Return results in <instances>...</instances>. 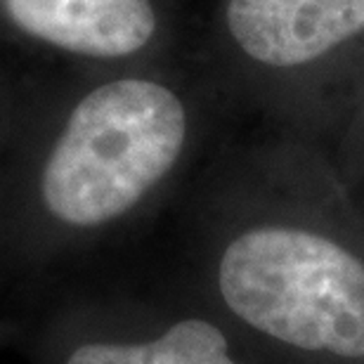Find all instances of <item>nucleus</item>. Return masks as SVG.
Listing matches in <instances>:
<instances>
[{"instance_id":"nucleus-4","label":"nucleus","mask_w":364,"mask_h":364,"mask_svg":"<svg viewBox=\"0 0 364 364\" xmlns=\"http://www.w3.org/2000/svg\"><path fill=\"white\" fill-rule=\"evenodd\" d=\"M21 31L85 57H126L156 31L149 0H3Z\"/></svg>"},{"instance_id":"nucleus-3","label":"nucleus","mask_w":364,"mask_h":364,"mask_svg":"<svg viewBox=\"0 0 364 364\" xmlns=\"http://www.w3.org/2000/svg\"><path fill=\"white\" fill-rule=\"evenodd\" d=\"M225 24L251 60L294 69L360 36L364 0H230Z\"/></svg>"},{"instance_id":"nucleus-1","label":"nucleus","mask_w":364,"mask_h":364,"mask_svg":"<svg viewBox=\"0 0 364 364\" xmlns=\"http://www.w3.org/2000/svg\"><path fill=\"white\" fill-rule=\"evenodd\" d=\"M187 140L185 105L171 88L121 78L71 112L43 173V201L76 228L130 210L176 166Z\"/></svg>"},{"instance_id":"nucleus-2","label":"nucleus","mask_w":364,"mask_h":364,"mask_svg":"<svg viewBox=\"0 0 364 364\" xmlns=\"http://www.w3.org/2000/svg\"><path fill=\"white\" fill-rule=\"evenodd\" d=\"M218 284L253 329L301 350L364 360V263L333 239L249 230L225 249Z\"/></svg>"},{"instance_id":"nucleus-5","label":"nucleus","mask_w":364,"mask_h":364,"mask_svg":"<svg viewBox=\"0 0 364 364\" xmlns=\"http://www.w3.org/2000/svg\"><path fill=\"white\" fill-rule=\"evenodd\" d=\"M67 364H237L228 355V338L203 319H182L164 336L142 346L88 343Z\"/></svg>"}]
</instances>
